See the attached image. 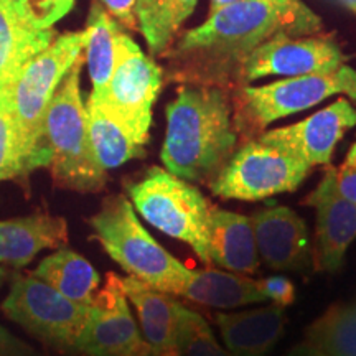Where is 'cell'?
<instances>
[{"mask_svg": "<svg viewBox=\"0 0 356 356\" xmlns=\"http://www.w3.org/2000/svg\"><path fill=\"white\" fill-rule=\"evenodd\" d=\"M343 165L356 167V142H355L353 145H351V149L348 150V154H346V159H345Z\"/></svg>", "mask_w": 356, "mask_h": 356, "instance_id": "obj_35", "label": "cell"}, {"mask_svg": "<svg viewBox=\"0 0 356 356\" xmlns=\"http://www.w3.org/2000/svg\"><path fill=\"white\" fill-rule=\"evenodd\" d=\"M55 38L53 29H35L0 2V84L15 81L22 68Z\"/></svg>", "mask_w": 356, "mask_h": 356, "instance_id": "obj_21", "label": "cell"}, {"mask_svg": "<svg viewBox=\"0 0 356 356\" xmlns=\"http://www.w3.org/2000/svg\"><path fill=\"white\" fill-rule=\"evenodd\" d=\"M127 300L136 307L140 333L154 356H184L178 338V305L172 293L154 289L142 280L121 277Z\"/></svg>", "mask_w": 356, "mask_h": 356, "instance_id": "obj_15", "label": "cell"}, {"mask_svg": "<svg viewBox=\"0 0 356 356\" xmlns=\"http://www.w3.org/2000/svg\"><path fill=\"white\" fill-rule=\"evenodd\" d=\"M84 55L74 61L53 95L43 124V150L56 186L95 193L104 188L108 175L92 152L83 104L81 68Z\"/></svg>", "mask_w": 356, "mask_h": 356, "instance_id": "obj_3", "label": "cell"}, {"mask_svg": "<svg viewBox=\"0 0 356 356\" xmlns=\"http://www.w3.org/2000/svg\"><path fill=\"white\" fill-rule=\"evenodd\" d=\"M231 2H236V0H210V13L220 10L221 7L228 6Z\"/></svg>", "mask_w": 356, "mask_h": 356, "instance_id": "obj_36", "label": "cell"}, {"mask_svg": "<svg viewBox=\"0 0 356 356\" xmlns=\"http://www.w3.org/2000/svg\"><path fill=\"white\" fill-rule=\"evenodd\" d=\"M226 350L234 356H266L282 337L287 315L284 307L267 305L238 314H216Z\"/></svg>", "mask_w": 356, "mask_h": 356, "instance_id": "obj_17", "label": "cell"}, {"mask_svg": "<svg viewBox=\"0 0 356 356\" xmlns=\"http://www.w3.org/2000/svg\"><path fill=\"white\" fill-rule=\"evenodd\" d=\"M353 307H355V309H356V300H355V302H353Z\"/></svg>", "mask_w": 356, "mask_h": 356, "instance_id": "obj_39", "label": "cell"}, {"mask_svg": "<svg viewBox=\"0 0 356 356\" xmlns=\"http://www.w3.org/2000/svg\"><path fill=\"white\" fill-rule=\"evenodd\" d=\"M162 81V68L121 30L115 40V63L108 88L99 101H92L118 119L139 144L145 145Z\"/></svg>", "mask_w": 356, "mask_h": 356, "instance_id": "obj_8", "label": "cell"}, {"mask_svg": "<svg viewBox=\"0 0 356 356\" xmlns=\"http://www.w3.org/2000/svg\"><path fill=\"white\" fill-rule=\"evenodd\" d=\"M25 24L40 30L51 29L74 6V0H0Z\"/></svg>", "mask_w": 356, "mask_h": 356, "instance_id": "obj_29", "label": "cell"}, {"mask_svg": "<svg viewBox=\"0 0 356 356\" xmlns=\"http://www.w3.org/2000/svg\"><path fill=\"white\" fill-rule=\"evenodd\" d=\"M121 32L118 20L106 10L101 2H95L86 26V63L92 83L91 99L99 101L114 71L115 40Z\"/></svg>", "mask_w": 356, "mask_h": 356, "instance_id": "obj_24", "label": "cell"}, {"mask_svg": "<svg viewBox=\"0 0 356 356\" xmlns=\"http://www.w3.org/2000/svg\"><path fill=\"white\" fill-rule=\"evenodd\" d=\"M126 190L142 218L172 238L188 244L203 262H210L213 204L197 186L167 168L150 167Z\"/></svg>", "mask_w": 356, "mask_h": 356, "instance_id": "obj_5", "label": "cell"}, {"mask_svg": "<svg viewBox=\"0 0 356 356\" xmlns=\"http://www.w3.org/2000/svg\"><path fill=\"white\" fill-rule=\"evenodd\" d=\"M111 15L118 20V24L126 26V29L136 30L137 19H136V0H101Z\"/></svg>", "mask_w": 356, "mask_h": 356, "instance_id": "obj_32", "label": "cell"}, {"mask_svg": "<svg viewBox=\"0 0 356 356\" xmlns=\"http://www.w3.org/2000/svg\"><path fill=\"white\" fill-rule=\"evenodd\" d=\"M68 243V225L48 213L0 221V262L24 267L43 249H60Z\"/></svg>", "mask_w": 356, "mask_h": 356, "instance_id": "obj_19", "label": "cell"}, {"mask_svg": "<svg viewBox=\"0 0 356 356\" xmlns=\"http://www.w3.org/2000/svg\"><path fill=\"white\" fill-rule=\"evenodd\" d=\"M284 356H332V355H328L323 348H320L318 345L312 343L310 340H307L305 338V341H302V343L293 346V348L289 350Z\"/></svg>", "mask_w": 356, "mask_h": 356, "instance_id": "obj_34", "label": "cell"}, {"mask_svg": "<svg viewBox=\"0 0 356 356\" xmlns=\"http://www.w3.org/2000/svg\"><path fill=\"white\" fill-rule=\"evenodd\" d=\"M346 63L340 44L328 37H275L254 48L239 66L243 81L266 76L328 73Z\"/></svg>", "mask_w": 356, "mask_h": 356, "instance_id": "obj_12", "label": "cell"}, {"mask_svg": "<svg viewBox=\"0 0 356 356\" xmlns=\"http://www.w3.org/2000/svg\"><path fill=\"white\" fill-rule=\"evenodd\" d=\"M338 3H341V6L348 8V10H351L356 15V0H337Z\"/></svg>", "mask_w": 356, "mask_h": 356, "instance_id": "obj_37", "label": "cell"}, {"mask_svg": "<svg viewBox=\"0 0 356 356\" xmlns=\"http://www.w3.org/2000/svg\"><path fill=\"white\" fill-rule=\"evenodd\" d=\"M2 312L30 335L56 348H74L86 323L89 305L61 296L33 274L15 275Z\"/></svg>", "mask_w": 356, "mask_h": 356, "instance_id": "obj_9", "label": "cell"}, {"mask_svg": "<svg viewBox=\"0 0 356 356\" xmlns=\"http://www.w3.org/2000/svg\"><path fill=\"white\" fill-rule=\"evenodd\" d=\"M257 284H259L266 300H270L274 305L286 309L296 302V286L291 279L284 277V275H270V277L257 280Z\"/></svg>", "mask_w": 356, "mask_h": 356, "instance_id": "obj_31", "label": "cell"}, {"mask_svg": "<svg viewBox=\"0 0 356 356\" xmlns=\"http://www.w3.org/2000/svg\"><path fill=\"white\" fill-rule=\"evenodd\" d=\"M12 84H0V181L29 178L13 119Z\"/></svg>", "mask_w": 356, "mask_h": 356, "instance_id": "obj_27", "label": "cell"}, {"mask_svg": "<svg viewBox=\"0 0 356 356\" xmlns=\"http://www.w3.org/2000/svg\"><path fill=\"white\" fill-rule=\"evenodd\" d=\"M165 113L163 167L186 181L210 185L238 144L226 92L213 84H185Z\"/></svg>", "mask_w": 356, "mask_h": 356, "instance_id": "obj_2", "label": "cell"}, {"mask_svg": "<svg viewBox=\"0 0 356 356\" xmlns=\"http://www.w3.org/2000/svg\"><path fill=\"white\" fill-rule=\"evenodd\" d=\"M304 203L317 210V267L337 273L356 239V204L320 186Z\"/></svg>", "mask_w": 356, "mask_h": 356, "instance_id": "obj_16", "label": "cell"}, {"mask_svg": "<svg viewBox=\"0 0 356 356\" xmlns=\"http://www.w3.org/2000/svg\"><path fill=\"white\" fill-rule=\"evenodd\" d=\"M198 0H136L137 29L152 55H163L173 35L193 13Z\"/></svg>", "mask_w": 356, "mask_h": 356, "instance_id": "obj_25", "label": "cell"}, {"mask_svg": "<svg viewBox=\"0 0 356 356\" xmlns=\"http://www.w3.org/2000/svg\"><path fill=\"white\" fill-rule=\"evenodd\" d=\"M178 338L184 356H234L220 346L202 315L181 304L178 305Z\"/></svg>", "mask_w": 356, "mask_h": 356, "instance_id": "obj_28", "label": "cell"}, {"mask_svg": "<svg viewBox=\"0 0 356 356\" xmlns=\"http://www.w3.org/2000/svg\"><path fill=\"white\" fill-rule=\"evenodd\" d=\"M89 225L104 251L132 277L168 293L184 275L186 266L149 234L124 195L106 198Z\"/></svg>", "mask_w": 356, "mask_h": 356, "instance_id": "obj_6", "label": "cell"}, {"mask_svg": "<svg viewBox=\"0 0 356 356\" xmlns=\"http://www.w3.org/2000/svg\"><path fill=\"white\" fill-rule=\"evenodd\" d=\"M86 30L56 37L26 63L12 84V109L19 132L26 177L47 167L43 150V124L53 95L61 79L86 48Z\"/></svg>", "mask_w": 356, "mask_h": 356, "instance_id": "obj_4", "label": "cell"}, {"mask_svg": "<svg viewBox=\"0 0 356 356\" xmlns=\"http://www.w3.org/2000/svg\"><path fill=\"white\" fill-rule=\"evenodd\" d=\"M86 114L89 142L102 170H113L129 160L145 157L144 145L134 139L118 119L89 97Z\"/></svg>", "mask_w": 356, "mask_h": 356, "instance_id": "obj_23", "label": "cell"}, {"mask_svg": "<svg viewBox=\"0 0 356 356\" xmlns=\"http://www.w3.org/2000/svg\"><path fill=\"white\" fill-rule=\"evenodd\" d=\"M318 186L356 204V167H330Z\"/></svg>", "mask_w": 356, "mask_h": 356, "instance_id": "obj_30", "label": "cell"}, {"mask_svg": "<svg viewBox=\"0 0 356 356\" xmlns=\"http://www.w3.org/2000/svg\"><path fill=\"white\" fill-rule=\"evenodd\" d=\"M32 274L79 305H91L101 282L91 262L65 246L44 257Z\"/></svg>", "mask_w": 356, "mask_h": 356, "instance_id": "obj_22", "label": "cell"}, {"mask_svg": "<svg viewBox=\"0 0 356 356\" xmlns=\"http://www.w3.org/2000/svg\"><path fill=\"white\" fill-rule=\"evenodd\" d=\"M0 356H38L32 346L13 337L0 325Z\"/></svg>", "mask_w": 356, "mask_h": 356, "instance_id": "obj_33", "label": "cell"}, {"mask_svg": "<svg viewBox=\"0 0 356 356\" xmlns=\"http://www.w3.org/2000/svg\"><path fill=\"white\" fill-rule=\"evenodd\" d=\"M74 350L86 356H154L132 317L118 274L106 275L104 287L89 305Z\"/></svg>", "mask_w": 356, "mask_h": 356, "instance_id": "obj_11", "label": "cell"}, {"mask_svg": "<svg viewBox=\"0 0 356 356\" xmlns=\"http://www.w3.org/2000/svg\"><path fill=\"white\" fill-rule=\"evenodd\" d=\"M355 126L356 109L346 97H340L304 121L262 132L257 139L287 150L314 168L330 163L337 144Z\"/></svg>", "mask_w": 356, "mask_h": 356, "instance_id": "obj_13", "label": "cell"}, {"mask_svg": "<svg viewBox=\"0 0 356 356\" xmlns=\"http://www.w3.org/2000/svg\"><path fill=\"white\" fill-rule=\"evenodd\" d=\"M210 262L234 274H252L259 267L251 218L213 207Z\"/></svg>", "mask_w": 356, "mask_h": 356, "instance_id": "obj_20", "label": "cell"}, {"mask_svg": "<svg viewBox=\"0 0 356 356\" xmlns=\"http://www.w3.org/2000/svg\"><path fill=\"white\" fill-rule=\"evenodd\" d=\"M307 340L332 356H356V309L353 304L332 305L307 328Z\"/></svg>", "mask_w": 356, "mask_h": 356, "instance_id": "obj_26", "label": "cell"}, {"mask_svg": "<svg viewBox=\"0 0 356 356\" xmlns=\"http://www.w3.org/2000/svg\"><path fill=\"white\" fill-rule=\"evenodd\" d=\"M320 29L322 20L302 0H236L188 30L173 48L172 61L181 78L220 83L239 73L244 58L267 40L307 37Z\"/></svg>", "mask_w": 356, "mask_h": 356, "instance_id": "obj_1", "label": "cell"}, {"mask_svg": "<svg viewBox=\"0 0 356 356\" xmlns=\"http://www.w3.org/2000/svg\"><path fill=\"white\" fill-rule=\"evenodd\" d=\"M310 172L312 167L296 155L256 139L231 155L210 188L225 200L259 202L297 190Z\"/></svg>", "mask_w": 356, "mask_h": 356, "instance_id": "obj_7", "label": "cell"}, {"mask_svg": "<svg viewBox=\"0 0 356 356\" xmlns=\"http://www.w3.org/2000/svg\"><path fill=\"white\" fill-rule=\"evenodd\" d=\"M259 259L273 270L307 273L314 266L305 221L287 207H266L251 216Z\"/></svg>", "mask_w": 356, "mask_h": 356, "instance_id": "obj_14", "label": "cell"}, {"mask_svg": "<svg viewBox=\"0 0 356 356\" xmlns=\"http://www.w3.org/2000/svg\"><path fill=\"white\" fill-rule=\"evenodd\" d=\"M345 95L356 101V70L348 65L328 73L302 74L266 84L244 86V109L256 127H267L277 119L310 109L328 97Z\"/></svg>", "mask_w": 356, "mask_h": 356, "instance_id": "obj_10", "label": "cell"}, {"mask_svg": "<svg viewBox=\"0 0 356 356\" xmlns=\"http://www.w3.org/2000/svg\"><path fill=\"white\" fill-rule=\"evenodd\" d=\"M6 277H7V270L0 269V286H2V284H3V280H6Z\"/></svg>", "mask_w": 356, "mask_h": 356, "instance_id": "obj_38", "label": "cell"}, {"mask_svg": "<svg viewBox=\"0 0 356 356\" xmlns=\"http://www.w3.org/2000/svg\"><path fill=\"white\" fill-rule=\"evenodd\" d=\"M168 293L216 309H234L266 302L257 280L216 269L193 270L186 267L184 275L172 284Z\"/></svg>", "mask_w": 356, "mask_h": 356, "instance_id": "obj_18", "label": "cell"}]
</instances>
